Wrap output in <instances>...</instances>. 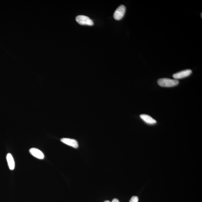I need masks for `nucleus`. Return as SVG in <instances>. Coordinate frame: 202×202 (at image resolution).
<instances>
[{"mask_svg":"<svg viewBox=\"0 0 202 202\" xmlns=\"http://www.w3.org/2000/svg\"><path fill=\"white\" fill-rule=\"evenodd\" d=\"M158 85L162 87H170L178 85L179 81L178 80H172L169 78H161L158 80Z\"/></svg>","mask_w":202,"mask_h":202,"instance_id":"nucleus-1","label":"nucleus"},{"mask_svg":"<svg viewBox=\"0 0 202 202\" xmlns=\"http://www.w3.org/2000/svg\"><path fill=\"white\" fill-rule=\"evenodd\" d=\"M76 20L77 23L80 25L92 26L94 24L93 21L89 17L83 15L77 16Z\"/></svg>","mask_w":202,"mask_h":202,"instance_id":"nucleus-2","label":"nucleus"},{"mask_svg":"<svg viewBox=\"0 0 202 202\" xmlns=\"http://www.w3.org/2000/svg\"><path fill=\"white\" fill-rule=\"evenodd\" d=\"M126 8L124 5H121L116 10L114 13V19L119 20L123 17L125 13Z\"/></svg>","mask_w":202,"mask_h":202,"instance_id":"nucleus-3","label":"nucleus"},{"mask_svg":"<svg viewBox=\"0 0 202 202\" xmlns=\"http://www.w3.org/2000/svg\"><path fill=\"white\" fill-rule=\"evenodd\" d=\"M192 73V71L191 70H185L173 74V77L175 80H177L178 79L183 78L189 76Z\"/></svg>","mask_w":202,"mask_h":202,"instance_id":"nucleus-4","label":"nucleus"},{"mask_svg":"<svg viewBox=\"0 0 202 202\" xmlns=\"http://www.w3.org/2000/svg\"><path fill=\"white\" fill-rule=\"evenodd\" d=\"M61 141L64 144L74 148H77L78 147V143L75 139L63 138L61 139Z\"/></svg>","mask_w":202,"mask_h":202,"instance_id":"nucleus-5","label":"nucleus"},{"mask_svg":"<svg viewBox=\"0 0 202 202\" xmlns=\"http://www.w3.org/2000/svg\"><path fill=\"white\" fill-rule=\"evenodd\" d=\"M29 152L32 155L39 159H43L44 155L41 151L36 148H32L29 150Z\"/></svg>","mask_w":202,"mask_h":202,"instance_id":"nucleus-6","label":"nucleus"},{"mask_svg":"<svg viewBox=\"0 0 202 202\" xmlns=\"http://www.w3.org/2000/svg\"><path fill=\"white\" fill-rule=\"evenodd\" d=\"M140 117L144 122L148 124L153 125L156 124V121L155 119L147 114H141Z\"/></svg>","mask_w":202,"mask_h":202,"instance_id":"nucleus-7","label":"nucleus"},{"mask_svg":"<svg viewBox=\"0 0 202 202\" xmlns=\"http://www.w3.org/2000/svg\"><path fill=\"white\" fill-rule=\"evenodd\" d=\"M6 160L9 166V168L11 170H14L15 168V162L12 155L10 153L7 155Z\"/></svg>","mask_w":202,"mask_h":202,"instance_id":"nucleus-8","label":"nucleus"},{"mask_svg":"<svg viewBox=\"0 0 202 202\" xmlns=\"http://www.w3.org/2000/svg\"><path fill=\"white\" fill-rule=\"evenodd\" d=\"M138 201H139V198L138 197L133 196L131 197L129 202H138Z\"/></svg>","mask_w":202,"mask_h":202,"instance_id":"nucleus-9","label":"nucleus"},{"mask_svg":"<svg viewBox=\"0 0 202 202\" xmlns=\"http://www.w3.org/2000/svg\"><path fill=\"white\" fill-rule=\"evenodd\" d=\"M112 202H120L119 201V200L117 199V198H114V200H113Z\"/></svg>","mask_w":202,"mask_h":202,"instance_id":"nucleus-10","label":"nucleus"},{"mask_svg":"<svg viewBox=\"0 0 202 202\" xmlns=\"http://www.w3.org/2000/svg\"><path fill=\"white\" fill-rule=\"evenodd\" d=\"M104 202H110V201H104Z\"/></svg>","mask_w":202,"mask_h":202,"instance_id":"nucleus-11","label":"nucleus"}]
</instances>
